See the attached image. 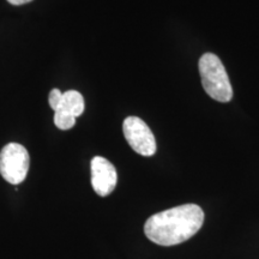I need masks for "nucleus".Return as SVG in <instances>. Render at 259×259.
I'll return each instance as SVG.
<instances>
[{
  "label": "nucleus",
  "mask_w": 259,
  "mask_h": 259,
  "mask_svg": "<svg viewBox=\"0 0 259 259\" xmlns=\"http://www.w3.org/2000/svg\"><path fill=\"white\" fill-rule=\"evenodd\" d=\"M204 211L197 204H184L155 213L147 220L144 233L154 244L176 246L197 234L204 223Z\"/></svg>",
  "instance_id": "obj_1"
},
{
  "label": "nucleus",
  "mask_w": 259,
  "mask_h": 259,
  "mask_svg": "<svg viewBox=\"0 0 259 259\" xmlns=\"http://www.w3.org/2000/svg\"><path fill=\"white\" fill-rule=\"evenodd\" d=\"M198 69L205 93L216 101L227 103L233 99V88L225 65L213 53L200 57Z\"/></svg>",
  "instance_id": "obj_2"
},
{
  "label": "nucleus",
  "mask_w": 259,
  "mask_h": 259,
  "mask_svg": "<svg viewBox=\"0 0 259 259\" xmlns=\"http://www.w3.org/2000/svg\"><path fill=\"white\" fill-rule=\"evenodd\" d=\"M48 101L54 111V124L63 131L73 127L77 116L83 114L85 107L82 94L76 90L61 93L59 89H52Z\"/></svg>",
  "instance_id": "obj_3"
},
{
  "label": "nucleus",
  "mask_w": 259,
  "mask_h": 259,
  "mask_svg": "<svg viewBox=\"0 0 259 259\" xmlns=\"http://www.w3.org/2000/svg\"><path fill=\"white\" fill-rule=\"evenodd\" d=\"M29 163L28 150L22 144L9 143L0 151V174L12 185L23 183L27 178Z\"/></svg>",
  "instance_id": "obj_4"
},
{
  "label": "nucleus",
  "mask_w": 259,
  "mask_h": 259,
  "mask_svg": "<svg viewBox=\"0 0 259 259\" xmlns=\"http://www.w3.org/2000/svg\"><path fill=\"white\" fill-rule=\"evenodd\" d=\"M122 131L130 147L137 154L142 156H153L156 153V141L153 132L141 118H126L122 124Z\"/></svg>",
  "instance_id": "obj_5"
},
{
  "label": "nucleus",
  "mask_w": 259,
  "mask_h": 259,
  "mask_svg": "<svg viewBox=\"0 0 259 259\" xmlns=\"http://www.w3.org/2000/svg\"><path fill=\"white\" fill-rule=\"evenodd\" d=\"M92 168V185L95 192L106 197L114 191L118 183L115 167L107 158L95 156L90 163Z\"/></svg>",
  "instance_id": "obj_6"
},
{
  "label": "nucleus",
  "mask_w": 259,
  "mask_h": 259,
  "mask_svg": "<svg viewBox=\"0 0 259 259\" xmlns=\"http://www.w3.org/2000/svg\"><path fill=\"white\" fill-rule=\"evenodd\" d=\"M8 2L10 3V4L18 6V5L27 4V3H30V2H32V0H8Z\"/></svg>",
  "instance_id": "obj_7"
}]
</instances>
